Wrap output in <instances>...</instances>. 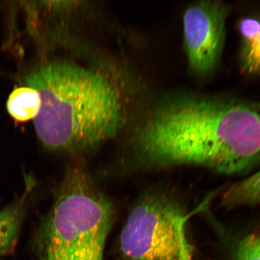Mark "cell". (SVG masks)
<instances>
[{
	"mask_svg": "<svg viewBox=\"0 0 260 260\" xmlns=\"http://www.w3.org/2000/svg\"><path fill=\"white\" fill-rule=\"evenodd\" d=\"M135 140L148 167L191 165L239 173L260 162V116L241 103L180 96L155 109Z\"/></svg>",
	"mask_w": 260,
	"mask_h": 260,
	"instance_id": "cell-1",
	"label": "cell"
},
{
	"mask_svg": "<svg viewBox=\"0 0 260 260\" xmlns=\"http://www.w3.org/2000/svg\"><path fill=\"white\" fill-rule=\"evenodd\" d=\"M40 94L34 120L45 147L63 152L96 148L117 135L125 121L123 90L109 74L72 61H45L23 78Z\"/></svg>",
	"mask_w": 260,
	"mask_h": 260,
	"instance_id": "cell-2",
	"label": "cell"
},
{
	"mask_svg": "<svg viewBox=\"0 0 260 260\" xmlns=\"http://www.w3.org/2000/svg\"><path fill=\"white\" fill-rule=\"evenodd\" d=\"M113 207L82 173L65 179L41 231L42 260H103Z\"/></svg>",
	"mask_w": 260,
	"mask_h": 260,
	"instance_id": "cell-3",
	"label": "cell"
},
{
	"mask_svg": "<svg viewBox=\"0 0 260 260\" xmlns=\"http://www.w3.org/2000/svg\"><path fill=\"white\" fill-rule=\"evenodd\" d=\"M188 217L167 198L141 200L120 235L123 256L126 260H181L187 251L184 226Z\"/></svg>",
	"mask_w": 260,
	"mask_h": 260,
	"instance_id": "cell-4",
	"label": "cell"
},
{
	"mask_svg": "<svg viewBox=\"0 0 260 260\" xmlns=\"http://www.w3.org/2000/svg\"><path fill=\"white\" fill-rule=\"evenodd\" d=\"M226 15V6L219 2H198L185 11L184 47L194 73L206 74L216 67L225 40Z\"/></svg>",
	"mask_w": 260,
	"mask_h": 260,
	"instance_id": "cell-5",
	"label": "cell"
},
{
	"mask_svg": "<svg viewBox=\"0 0 260 260\" xmlns=\"http://www.w3.org/2000/svg\"><path fill=\"white\" fill-rule=\"evenodd\" d=\"M31 183L30 180L27 182V188L20 199L0 211V255L8 254L14 250L24 219L26 200L31 192Z\"/></svg>",
	"mask_w": 260,
	"mask_h": 260,
	"instance_id": "cell-6",
	"label": "cell"
},
{
	"mask_svg": "<svg viewBox=\"0 0 260 260\" xmlns=\"http://www.w3.org/2000/svg\"><path fill=\"white\" fill-rule=\"evenodd\" d=\"M41 106L40 94L35 89L26 86L13 90L6 103L10 116L19 122L34 120L40 111Z\"/></svg>",
	"mask_w": 260,
	"mask_h": 260,
	"instance_id": "cell-7",
	"label": "cell"
},
{
	"mask_svg": "<svg viewBox=\"0 0 260 260\" xmlns=\"http://www.w3.org/2000/svg\"><path fill=\"white\" fill-rule=\"evenodd\" d=\"M222 203L226 206L255 204L260 203V171L229 188Z\"/></svg>",
	"mask_w": 260,
	"mask_h": 260,
	"instance_id": "cell-8",
	"label": "cell"
},
{
	"mask_svg": "<svg viewBox=\"0 0 260 260\" xmlns=\"http://www.w3.org/2000/svg\"><path fill=\"white\" fill-rule=\"evenodd\" d=\"M241 60L247 73L260 74V30L252 40L242 44Z\"/></svg>",
	"mask_w": 260,
	"mask_h": 260,
	"instance_id": "cell-9",
	"label": "cell"
},
{
	"mask_svg": "<svg viewBox=\"0 0 260 260\" xmlns=\"http://www.w3.org/2000/svg\"><path fill=\"white\" fill-rule=\"evenodd\" d=\"M236 260H260V236L245 237L237 247Z\"/></svg>",
	"mask_w": 260,
	"mask_h": 260,
	"instance_id": "cell-10",
	"label": "cell"
},
{
	"mask_svg": "<svg viewBox=\"0 0 260 260\" xmlns=\"http://www.w3.org/2000/svg\"><path fill=\"white\" fill-rule=\"evenodd\" d=\"M239 29L242 44L251 41L260 30V19L252 17L244 18L240 22Z\"/></svg>",
	"mask_w": 260,
	"mask_h": 260,
	"instance_id": "cell-11",
	"label": "cell"
}]
</instances>
